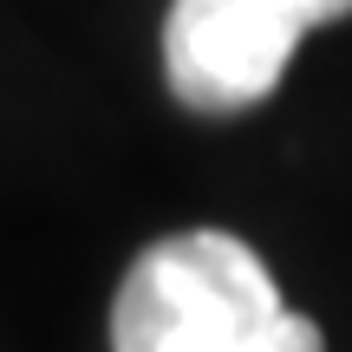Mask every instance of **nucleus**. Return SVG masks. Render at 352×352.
I'll return each instance as SVG.
<instances>
[{"mask_svg": "<svg viewBox=\"0 0 352 352\" xmlns=\"http://www.w3.org/2000/svg\"><path fill=\"white\" fill-rule=\"evenodd\" d=\"M111 352H327V340L280 300L248 241L189 228L131 261L111 300Z\"/></svg>", "mask_w": 352, "mask_h": 352, "instance_id": "obj_1", "label": "nucleus"}, {"mask_svg": "<svg viewBox=\"0 0 352 352\" xmlns=\"http://www.w3.org/2000/svg\"><path fill=\"white\" fill-rule=\"evenodd\" d=\"M352 0H176L164 20V72L189 111H248L280 85L307 26L346 20Z\"/></svg>", "mask_w": 352, "mask_h": 352, "instance_id": "obj_2", "label": "nucleus"}]
</instances>
